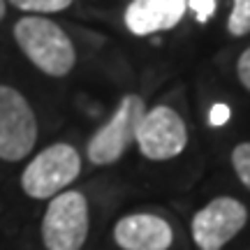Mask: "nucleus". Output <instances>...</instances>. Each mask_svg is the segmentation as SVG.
<instances>
[{
	"label": "nucleus",
	"instance_id": "obj_6",
	"mask_svg": "<svg viewBox=\"0 0 250 250\" xmlns=\"http://www.w3.org/2000/svg\"><path fill=\"white\" fill-rule=\"evenodd\" d=\"M137 146L146 160L165 162L186 151L188 127L176 109L158 104L146 109L142 123L137 127Z\"/></svg>",
	"mask_w": 250,
	"mask_h": 250
},
{
	"label": "nucleus",
	"instance_id": "obj_9",
	"mask_svg": "<svg viewBox=\"0 0 250 250\" xmlns=\"http://www.w3.org/2000/svg\"><path fill=\"white\" fill-rule=\"evenodd\" d=\"M188 0H132L125 9V26L132 35L146 37L179 26Z\"/></svg>",
	"mask_w": 250,
	"mask_h": 250
},
{
	"label": "nucleus",
	"instance_id": "obj_5",
	"mask_svg": "<svg viewBox=\"0 0 250 250\" xmlns=\"http://www.w3.org/2000/svg\"><path fill=\"white\" fill-rule=\"evenodd\" d=\"M37 118L28 100L0 83V160L19 162L35 148Z\"/></svg>",
	"mask_w": 250,
	"mask_h": 250
},
{
	"label": "nucleus",
	"instance_id": "obj_15",
	"mask_svg": "<svg viewBox=\"0 0 250 250\" xmlns=\"http://www.w3.org/2000/svg\"><path fill=\"white\" fill-rule=\"evenodd\" d=\"M227 118H229V109L223 107V104L213 107V114H211V123H213V125H220V123H225Z\"/></svg>",
	"mask_w": 250,
	"mask_h": 250
},
{
	"label": "nucleus",
	"instance_id": "obj_13",
	"mask_svg": "<svg viewBox=\"0 0 250 250\" xmlns=\"http://www.w3.org/2000/svg\"><path fill=\"white\" fill-rule=\"evenodd\" d=\"M188 7L195 12V17L199 23H206V21L215 14L218 0H188Z\"/></svg>",
	"mask_w": 250,
	"mask_h": 250
},
{
	"label": "nucleus",
	"instance_id": "obj_12",
	"mask_svg": "<svg viewBox=\"0 0 250 250\" xmlns=\"http://www.w3.org/2000/svg\"><path fill=\"white\" fill-rule=\"evenodd\" d=\"M232 167L239 181L250 190V142L239 144L232 151Z\"/></svg>",
	"mask_w": 250,
	"mask_h": 250
},
{
	"label": "nucleus",
	"instance_id": "obj_16",
	"mask_svg": "<svg viewBox=\"0 0 250 250\" xmlns=\"http://www.w3.org/2000/svg\"><path fill=\"white\" fill-rule=\"evenodd\" d=\"M5 12H7V7H5V0H0V19H5Z\"/></svg>",
	"mask_w": 250,
	"mask_h": 250
},
{
	"label": "nucleus",
	"instance_id": "obj_1",
	"mask_svg": "<svg viewBox=\"0 0 250 250\" xmlns=\"http://www.w3.org/2000/svg\"><path fill=\"white\" fill-rule=\"evenodd\" d=\"M14 40L26 58L46 77H65L74 70V44L56 21L44 17H23L14 23Z\"/></svg>",
	"mask_w": 250,
	"mask_h": 250
},
{
	"label": "nucleus",
	"instance_id": "obj_8",
	"mask_svg": "<svg viewBox=\"0 0 250 250\" xmlns=\"http://www.w3.org/2000/svg\"><path fill=\"white\" fill-rule=\"evenodd\" d=\"M114 241L121 250H169L171 225L155 213H130L114 225Z\"/></svg>",
	"mask_w": 250,
	"mask_h": 250
},
{
	"label": "nucleus",
	"instance_id": "obj_2",
	"mask_svg": "<svg viewBox=\"0 0 250 250\" xmlns=\"http://www.w3.org/2000/svg\"><path fill=\"white\" fill-rule=\"evenodd\" d=\"M81 174V155L70 144H51L28 162L21 174V190L30 199H51L65 192Z\"/></svg>",
	"mask_w": 250,
	"mask_h": 250
},
{
	"label": "nucleus",
	"instance_id": "obj_11",
	"mask_svg": "<svg viewBox=\"0 0 250 250\" xmlns=\"http://www.w3.org/2000/svg\"><path fill=\"white\" fill-rule=\"evenodd\" d=\"M17 9L23 12H37V14H51V12H62L74 2V0H7Z\"/></svg>",
	"mask_w": 250,
	"mask_h": 250
},
{
	"label": "nucleus",
	"instance_id": "obj_3",
	"mask_svg": "<svg viewBox=\"0 0 250 250\" xmlns=\"http://www.w3.org/2000/svg\"><path fill=\"white\" fill-rule=\"evenodd\" d=\"M88 199L79 190H65L49 199L42 218V241L46 250H81L88 239Z\"/></svg>",
	"mask_w": 250,
	"mask_h": 250
},
{
	"label": "nucleus",
	"instance_id": "obj_4",
	"mask_svg": "<svg viewBox=\"0 0 250 250\" xmlns=\"http://www.w3.org/2000/svg\"><path fill=\"white\" fill-rule=\"evenodd\" d=\"M144 114H146V102L139 95L134 93L123 95L111 118L88 139L86 146L88 160L98 167H107L121 160L137 139V127L142 123Z\"/></svg>",
	"mask_w": 250,
	"mask_h": 250
},
{
	"label": "nucleus",
	"instance_id": "obj_14",
	"mask_svg": "<svg viewBox=\"0 0 250 250\" xmlns=\"http://www.w3.org/2000/svg\"><path fill=\"white\" fill-rule=\"evenodd\" d=\"M236 72H239V81L243 83V88L250 90V46L239 56V62H236Z\"/></svg>",
	"mask_w": 250,
	"mask_h": 250
},
{
	"label": "nucleus",
	"instance_id": "obj_7",
	"mask_svg": "<svg viewBox=\"0 0 250 250\" xmlns=\"http://www.w3.org/2000/svg\"><path fill=\"white\" fill-rule=\"evenodd\" d=\"M248 223V208L234 197H215L192 218V239L199 250H223Z\"/></svg>",
	"mask_w": 250,
	"mask_h": 250
},
{
	"label": "nucleus",
	"instance_id": "obj_10",
	"mask_svg": "<svg viewBox=\"0 0 250 250\" xmlns=\"http://www.w3.org/2000/svg\"><path fill=\"white\" fill-rule=\"evenodd\" d=\"M227 30L234 37H243L250 33V0H234L232 14L227 19Z\"/></svg>",
	"mask_w": 250,
	"mask_h": 250
}]
</instances>
